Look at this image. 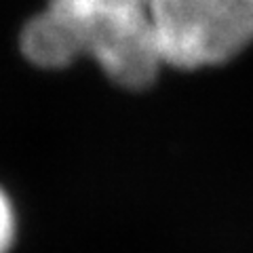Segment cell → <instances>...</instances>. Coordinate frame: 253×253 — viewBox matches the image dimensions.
Returning a JSON list of instances; mask_svg holds the SVG:
<instances>
[{"mask_svg":"<svg viewBox=\"0 0 253 253\" xmlns=\"http://www.w3.org/2000/svg\"><path fill=\"white\" fill-rule=\"evenodd\" d=\"M165 66L217 68L253 44V0H150Z\"/></svg>","mask_w":253,"mask_h":253,"instance_id":"cell-1","label":"cell"},{"mask_svg":"<svg viewBox=\"0 0 253 253\" xmlns=\"http://www.w3.org/2000/svg\"><path fill=\"white\" fill-rule=\"evenodd\" d=\"M19 51L30 66L41 70H66L86 57L81 0H46L44 9L21 26Z\"/></svg>","mask_w":253,"mask_h":253,"instance_id":"cell-2","label":"cell"},{"mask_svg":"<svg viewBox=\"0 0 253 253\" xmlns=\"http://www.w3.org/2000/svg\"><path fill=\"white\" fill-rule=\"evenodd\" d=\"M17 236V213L11 196L0 186V253H9Z\"/></svg>","mask_w":253,"mask_h":253,"instance_id":"cell-3","label":"cell"},{"mask_svg":"<svg viewBox=\"0 0 253 253\" xmlns=\"http://www.w3.org/2000/svg\"><path fill=\"white\" fill-rule=\"evenodd\" d=\"M101 6H118V9H150V0H93Z\"/></svg>","mask_w":253,"mask_h":253,"instance_id":"cell-4","label":"cell"}]
</instances>
